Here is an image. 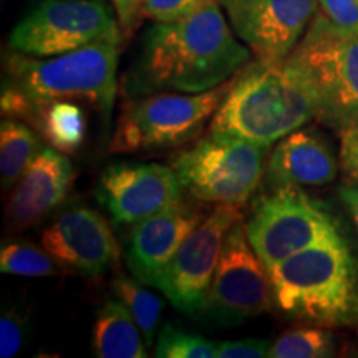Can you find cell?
<instances>
[{
  "instance_id": "obj_1",
  "label": "cell",
  "mask_w": 358,
  "mask_h": 358,
  "mask_svg": "<svg viewBox=\"0 0 358 358\" xmlns=\"http://www.w3.org/2000/svg\"><path fill=\"white\" fill-rule=\"evenodd\" d=\"M249 60L250 50L234 37L219 0H206L185 19L146 30L128 90L136 95L203 93L234 77Z\"/></svg>"
},
{
  "instance_id": "obj_2",
  "label": "cell",
  "mask_w": 358,
  "mask_h": 358,
  "mask_svg": "<svg viewBox=\"0 0 358 358\" xmlns=\"http://www.w3.org/2000/svg\"><path fill=\"white\" fill-rule=\"evenodd\" d=\"M120 47L122 34L47 60L13 53L6 64L2 113L32 124L45 106L80 100L108 118L116 95Z\"/></svg>"
},
{
  "instance_id": "obj_3",
  "label": "cell",
  "mask_w": 358,
  "mask_h": 358,
  "mask_svg": "<svg viewBox=\"0 0 358 358\" xmlns=\"http://www.w3.org/2000/svg\"><path fill=\"white\" fill-rule=\"evenodd\" d=\"M317 118V103L303 77L289 60L249 62L232 77L208 134L271 148Z\"/></svg>"
},
{
  "instance_id": "obj_4",
  "label": "cell",
  "mask_w": 358,
  "mask_h": 358,
  "mask_svg": "<svg viewBox=\"0 0 358 358\" xmlns=\"http://www.w3.org/2000/svg\"><path fill=\"white\" fill-rule=\"evenodd\" d=\"M268 274L287 317L358 327V264L340 232L299 250Z\"/></svg>"
},
{
  "instance_id": "obj_5",
  "label": "cell",
  "mask_w": 358,
  "mask_h": 358,
  "mask_svg": "<svg viewBox=\"0 0 358 358\" xmlns=\"http://www.w3.org/2000/svg\"><path fill=\"white\" fill-rule=\"evenodd\" d=\"M287 60L301 71L317 103V120L343 128L358 116V35L335 29L315 13Z\"/></svg>"
},
{
  "instance_id": "obj_6",
  "label": "cell",
  "mask_w": 358,
  "mask_h": 358,
  "mask_svg": "<svg viewBox=\"0 0 358 358\" xmlns=\"http://www.w3.org/2000/svg\"><path fill=\"white\" fill-rule=\"evenodd\" d=\"M231 85L232 78L203 93L179 95L178 92H163L129 101L116 122L110 151L136 153L185 145L203 131Z\"/></svg>"
},
{
  "instance_id": "obj_7",
  "label": "cell",
  "mask_w": 358,
  "mask_h": 358,
  "mask_svg": "<svg viewBox=\"0 0 358 358\" xmlns=\"http://www.w3.org/2000/svg\"><path fill=\"white\" fill-rule=\"evenodd\" d=\"M267 153L268 146L208 134L171 166L194 199L239 208L261 182Z\"/></svg>"
},
{
  "instance_id": "obj_8",
  "label": "cell",
  "mask_w": 358,
  "mask_h": 358,
  "mask_svg": "<svg viewBox=\"0 0 358 358\" xmlns=\"http://www.w3.org/2000/svg\"><path fill=\"white\" fill-rule=\"evenodd\" d=\"M245 231L268 272L299 250L340 232L324 206L295 186L275 187L257 201Z\"/></svg>"
},
{
  "instance_id": "obj_9",
  "label": "cell",
  "mask_w": 358,
  "mask_h": 358,
  "mask_svg": "<svg viewBox=\"0 0 358 358\" xmlns=\"http://www.w3.org/2000/svg\"><path fill=\"white\" fill-rule=\"evenodd\" d=\"M120 35V22L106 0H40L8 37L12 50L55 57L96 40Z\"/></svg>"
},
{
  "instance_id": "obj_10",
  "label": "cell",
  "mask_w": 358,
  "mask_h": 358,
  "mask_svg": "<svg viewBox=\"0 0 358 358\" xmlns=\"http://www.w3.org/2000/svg\"><path fill=\"white\" fill-rule=\"evenodd\" d=\"M274 301L271 274L239 219L224 237L204 310L217 324L234 325L268 312Z\"/></svg>"
},
{
  "instance_id": "obj_11",
  "label": "cell",
  "mask_w": 358,
  "mask_h": 358,
  "mask_svg": "<svg viewBox=\"0 0 358 358\" xmlns=\"http://www.w3.org/2000/svg\"><path fill=\"white\" fill-rule=\"evenodd\" d=\"M239 219H243V214L237 206H217L182 241L171 261L155 275L150 285L159 289L178 310L185 313L204 310L224 237Z\"/></svg>"
},
{
  "instance_id": "obj_12",
  "label": "cell",
  "mask_w": 358,
  "mask_h": 358,
  "mask_svg": "<svg viewBox=\"0 0 358 358\" xmlns=\"http://www.w3.org/2000/svg\"><path fill=\"white\" fill-rule=\"evenodd\" d=\"M234 34L256 60L282 64L301 43L319 0H219Z\"/></svg>"
},
{
  "instance_id": "obj_13",
  "label": "cell",
  "mask_w": 358,
  "mask_h": 358,
  "mask_svg": "<svg viewBox=\"0 0 358 358\" xmlns=\"http://www.w3.org/2000/svg\"><path fill=\"white\" fill-rule=\"evenodd\" d=\"M173 168L158 163H115L103 169L96 199L116 224H136L181 201Z\"/></svg>"
},
{
  "instance_id": "obj_14",
  "label": "cell",
  "mask_w": 358,
  "mask_h": 358,
  "mask_svg": "<svg viewBox=\"0 0 358 358\" xmlns=\"http://www.w3.org/2000/svg\"><path fill=\"white\" fill-rule=\"evenodd\" d=\"M42 248L62 271L82 277H98L113 267L120 249L106 219L87 206L62 209L42 234Z\"/></svg>"
},
{
  "instance_id": "obj_15",
  "label": "cell",
  "mask_w": 358,
  "mask_h": 358,
  "mask_svg": "<svg viewBox=\"0 0 358 358\" xmlns=\"http://www.w3.org/2000/svg\"><path fill=\"white\" fill-rule=\"evenodd\" d=\"M203 219L204 214L199 208L179 201L171 208L134 224L127 252V264L134 279L150 285Z\"/></svg>"
},
{
  "instance_id": "obj_16",
  "label": "cell",
  "mask_w": 358,
  "mask_h": 358,
  "mask_svg": "<svg viewBox=\"0 0 358 358\" xmlns=\"http://www.w3.org/2000/svg\"><path fill=\"white\" fill-rule=\"evenodd\" d=\"M71 181L73 166L70 159L55 148H43L8 199L6 209L8 227L22 231L38 224L64 203Z\"/></svg>"
},
{
  "instance_id": "obj_17",
  "label": "cell",
  "mask_w": 358,
  "mask_h": 358,
  "mask_svg": "<svg viewBox=\"0 0 358 358\" xmlns=\"http://www.w3.org/2000/svg\"><path fill=\"white\" fill-rule=\"evenodd\" d=\"M338 164L329 143L315 129L287 134L274 148L266 169L272 187L324 186L337 176Z\"/></svg>"
},
{
  "instance_id": "obj_18",
  "label": "cell",
  "mask_w": 358,
  "mask_h": 358,
  "mask_svg": "<svg viewBox=\"0 0 358 358\" xmlns=\"http://www.w3.org/2000/svg\"><path fill=\"white\" fill-rule=\"evenodd\" d=\"M140 327L122 301H108L100 308L93 329V350L100 358H145Z\"/></svg>"
},
{
  "instance_id": "obj_19",
  "label": "cell",
  "mask_w": 358,
  "mask_h": 358,
  "mask_svg": "<svg viewBox=\"0 0 358 358\" xmlns=\"http://www.w3.org/2000/svg\"><path fill=\"white\" fill-rule=\"evenodd\" d=\"M43 150L38 136L17 120H3L0 124V176L2 187L8 189L29 169Z\"/></svg>"
},
{
  "instance_id": "obj_20",
  "label": "cell",
  "mask_w": 358,
  "mask_h": 358,
  "mask_svg": "<svg viewBox=\"0 0 358 358\" xmlns=\"http://www.w3.org/2000/svg\"><path fill=\"white\" fill-rule=\"evenodd\" d=\"M32 124L52 148L66 155L78 150L87 129L83 110L73 101H57L45 106L35 116Z\"/></svg>"
},
{
  "instance_id": "obj_21",
  "label": "cell",
  "mask_w": 358,
  "mask_h": 358,
  "mask_svg": "<svg viewBox=\"0 0 358 358\" xmlns=\"http://www.w3.org/2000/svg\"><path fill=\"white\" fill-rule=\"evenodd\" d=\"M116 297L122 301L140 327L146 345H153L156 329H158L161 317V299L148 290L143 282L118 275L113 282Z\"/></svg>"
},
{
  "instance_id": "obj_22",
  "label": "cell",
  "mask_w": 358,
  "mask_h": 358,
  "mask_svg": "<svg viewBox=\"0 0 358 358\" xmlns=\"http://www.w3.org/2000/svg\"><path fill=\"white\" fill-rule=\"evenodd\" d=\"M335 352L334 335L317 327H299L284 332L268 348L272 358H324Z\"/></svg>"
},
{
  "instance_id": "obj_23",
  "label": "cell",
  "mask_w": 358,
  "mask_h": 358,
  "mask_svg": "<svg viewBox=\"0 0 358 358\" xmlns=\"http://www.w3.org/2000/svg\"><path fill=\"white\" fill-rule=\"evenodd\" d=\"M57 261L45 249L32 244L6 243L0 249V271L3 274L24 277H48L57 275Z\"/></svg>"
},
{
  "instance_id": "obj_24",
  "label": "cell",
  "mask_w": 358,
  "mask_h": 358,
  "mask_svg": "<svg viewBox=\"0 0 358 358\" xmlns=\"http://www.w3.org/2000/svg\"><path fill=\"white\" fill-rule=\"evenodd\" d=\"M156 357L163 358H217V343L186 334L174 325H164L156 340Z\"/></svg>"
},
{
  "instance_id": "obj_25",
  "label": "cell",
  "mask_w": 358,
  "mask_h": 358,
  "mask_svg": "<svg viewBox=\"0 0 358 358\" xmlns=\"http://www.w3.org/2000/svg\"><path fill=\"white\" fill-rule=\"evenodd\" d=\"M317 15L342 32L358 35V0H319Z\"/></svg>"
},
{
  "instance_id": "obj_26",
  "label": "cell",
  "mask_w": 358,
  "mask_h": 358,
  "mask_svg": "<svg viewBox=\"0 0 358 358\" xmlns=\"http://www.w3.org/2000/svg\"><path fill=\"white\" fill-rule=\"evenodd\" d=\"M206 0H143L141 15L156 22L185 19L199 8Z\"/></svg>"
},
{
  "instance_id": "obj_27",
  "label": "cell",
  "mask_w": 358,
  "mask_h": 358,
  "mask_svg": "<svg viewBox=\"0 0 358 358\" xmlns=\"http://www.w3.org/2000/svg\"><path fill=\"white\" fill-rule=\"evenodd\" d=\"M25 319L19 310L3 313L0 320V357L12 358L17 355L24 343Z\"/></svg>"
},
{
  "instance_id": "obj_28",
  "label": "cell",
  "mask_w": 358,
  "mask_h": 358,
  "mask_svg": "<svg viewBox=\"0 0 358 358\" xmlns=\"http://www.w3.org/2000/svg\"><path fill=\"white\" fill-rule=\"evenodd\" d=\"M340 164L347 178L358 182V116L340 128Z\"/></svg>"
},
{
  "instance_id": "obj_29",
  "label": "cell",
  "mask_w": 358,
  "mask_h": 358,
  "mask_svg": "<svg viewBox=\"0 0 358 358\" xmlns=\"http://www.w3.org/2000/svg\"><path fill=\"white\" fill-rule=\"evenodd\" d=\"M268 343L259 338L217 343V358H262L268 357Z\"/></svg>"
},
{
  "instance_id": "obj_30",
  "label": "cell",
  "mask_w": 358,
  "mask_h": 358,
  "mask_svg": "<svg viewBox=\"0 0 358 358\" xmlns=\"http://www.w3.org/2000/svg\"><path fill=\"white\" fill-rule=\"evenodd\" d=\"M113 3L115 13L118 17L120 29L124 37H131L134 30H136L138 22L143 19L141 6L143 0H111Z\"/></svg>"
},
{
  "instance_id": "obj_31",
  "label": "cell",
  "mask_w": 358,
  "mask_h": 358,
  "mask_svg": "<svg viewBox=\"0 0 358 358\" xmlns=\"http://www.w3.org/2000/svg\"><path fill=\"white\" fill-rule=\"evenodd\" d=\"M340 198L350 213V216L358 229V186L357 185H343L340 187Z\"/></svg>"
}]
</instances>
